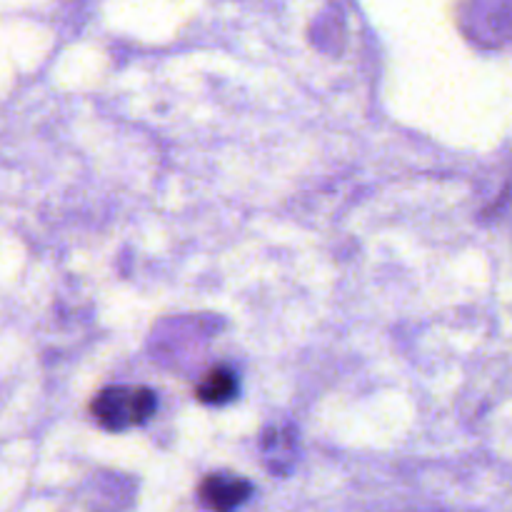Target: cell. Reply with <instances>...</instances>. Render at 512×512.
Returning a JSON list of instances; mask_svg holds the SVG:
<instances>
[{"mask_svg":"<svg viewBox=\"0 0 512 512\" xmlns=\"http://www.w3.org/2000/svg\"><path fill=\"white\" fill-rule=\"evenodd\" d=\"M235 393H238V378L233 370L223 365L205 373V378L195 388V398L203 405H225L235 398Z\"/></svg>","mask_w":512,"mask_h":512,"instance_id":"3","label":"cell"},{"mask_svg":"<svg viewBox=\"0 0 512 512\" xmlns=\"http://www.w3.org/2000/svg\"><path fill=\"white\" fill-rule=\"evenodd\" d=\"M155 408H158V398L150 388L143 385H113L95 395L90 413H93L95 423L108 433H120V430L135 428L153 418Z\"/></svg>","mask_w":512,"mask_h":512,"instance_id":"1","label":"cell"},{"mask_svg":"<svg viewBox=\"0 0 512 512\" xmlns=\"http://www.w3.org/2000/svg\"><path fill=\"white\" fill-rule=\"evenodd\" d=\"M253 495V485L245 478L228 473H215L208 475L200 485V500L215 512H230Z\"/></svg>","mask_w":512,"mask_h":512,"instance_id":"2","label":"cell"}]
</instances>
